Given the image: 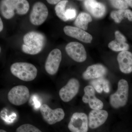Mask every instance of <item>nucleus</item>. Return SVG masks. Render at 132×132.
<instances>
[{
  "instance_id": "f257e3e1",
  "label": "nucleus",
  "mask_w": 132,
  "mask_h": 132,
  "mask_svg": "<svg viewBox=\"0 0 132 132\" xmlns=\"http://www.w3.org/2000/svg\"><path fill=\"white\" fill-rule=\"evenodd\" d=\"M24 44L22 49L24 53L30 55L38 54L43 49L46 42L45 36L41 33L31 31L23 38Z\"/></svg>"
},
{
  "instance_id": "7ed1b4c3",
  "label": "nucleus",
  "mask_w": 132,
  "mask_h": 132,
  "mask_svg": "<svg viewBox=\"0 0 132 132\" xmlns=\"http://www.w3.org/2000/svg\"><path fill=\"white\" fill-rule=\"evenodd\" d=\"M12 74L20 79L25 81L34 80L37 76L38 70L36 67L27 62H15L10 67Z\"/></svg>"
},
{
  "instance_id": "f8f14e48",
  "label": "nucleus",
  "mask_w": 132,
  "mask_h": 132,
  "mask_svg": "<svg viewBox=\"0 0 132 132\" xmlns=\"http://www.w3.org/2000/svg\"><path fill=\"white\" fill-rule=\"evenodd\" d=\"M84 95L82 101L85 104H88L90 108L93 110H101L104 107V103L97 98L95 95V90L93 87L88 85L84 89Z\"/></svg>"
},
{
  "instance_id": "9b49d317",
  "label": "nucleus",
  "mask_w": 132,
  "mask_h": 132,
  "mask_svg": "<svg viewBox=\"0 0 132 132\" xmlns=\"http://www.w3.org/2000/svg\"><path fill=\"white\" fill-rule=\"evenodd\" d=\"M61 60V52L60 50L55 48L52 50L45 62V68L47 72L52 75L57 73Z\"/></svg>"
},
{
  "instance_id": "a211bd4d",
  "label": "nucleus",
  "mask_w": 132,
  "mask_h": 132,
  "mask_svg": "<svg viewBox=\"0 0 132 132\" xmlns=\"http://www.w3.org/2000/svg\"><path fill=\"white\" fill-rule=\"evenodd\" d=\"M111 16L116 23H120L124 18L132 21V11L129 9L119 10L111 12Z\"/></svg>"
},
{
  "instance_id": "4be33fe9",
  "label": "nucleus",
  "mask_w": 132,
  "mask_h": 132,
  "mask_svg": "<svg viewBox=\"0 0 132 132\" xmlns=\"http://www.w3.org/2000/svg\"><path fill=\"white\" fill-rule=\"evenodd\" d=\"M16 132H42L39 129L30 124L22 125L16 129Z\"/></svg>"
},
{
  "instance_id": "0eeeda50",
  "label": "nucleus",
  "mask_w": 132,
  "mask_h": 132,
  "mask_svg": "<svg viewBox=\"0 0 132 132\" xmlns=\"http://www.w3.org/2000/svg\"><path fill=\"white\" fill-rule=\"evenodd\" d=\"M88 120L86 113L76 112L72 115L68 128L71 132H87Z\"/></svg>"
},
{
  "instance_id": "bb28decb",
  "label": "nucleus",
  "mask_w": 132,
  "mask_h": 132,
  "mask_svg": "<svg viewBox=\"0 0 132 132\" xmlns=\"http://www.w3.org/2000/svg\"><path fill=\"white\" fill-rule=\"evenodd\" d=\"M3 28V24L1 18H0V32L2 31Z\"/></svg>"
},
{
  "instance_id": "393cba45",
  "label": "nucleus",
  "mask_w": 132,
  "mask_h": 132,
  "mask_svg": "<svg viewBox=\"0 0 132 132\" xmlns=\"http://www.w3.org/2000/svg\"><path fill=\"white\" fill-rule=\"evenodd\" d=\"M116 41L120 43H126V37L119 31L115 32Z\"/></svg>"
},
{
  "instance_id": "39448f33",
  "label": "nucleus",
  "mask_w": 132,
  "mask_h": 132,
  "mask_svg": "<svg viewBox=\"0 0 132 132\" xmlns=\"http://www.w3.org/2000/svg\"><path fill=\"white\" fill-rule=\"evenodd\" d=\"M30 97L29 90L26 86L19 85L12 88L7 94L8 100L13 105L20 106L25 104Z\"/></svg>"
},
{
  "instance_id": "2eb2a0df",
  "label": "nucleus",
  "mask_w": 132,
  "mask_h": 132,
  "mask_svg": "<svg viewBox=\"0 0 132 132\" xmlns=\"http://www.w3.org/2000/svg\"><path fill=\"white\" fill-rule=\"evenodd\" d=\"M106 68L101 64H96L89 66L83 73L82 78L86 80L102 78L106 74Z\"/></svg>"
},
{
  "instance_id": "f03ea898",
  "label": "nucleus",
  "mask_w": 132,
  "mask_h": 132,
  "mask_svg": "<svg viewBox=\"0 0 132 132\" xmlns=\"http://www.w3.org/2000/svg\"><path fill=\"white\" fill-rule=\"evenodd\" d=\"M29 9V3L26 0H3L1 1V11L6 19H12L15 12L19 15L26 14Z\"/></svg>"
},
{
  "instance_id": "1a4fd4ad",
  "label": "nucleus",
  "mask_w": 132,
  "mask_h": 132,
  "mask_svg": "<svg viewBox=\"0 0 132 132\" xmlns=\"http://www.w3.org/2000/svg\"><path fill=\"white\" fill-rule=\"evenodd\" d=\"M80 86V82L77 79H70L59 91V95L62 100L66 102L72 100L78 93Z\"/></svg>"
},
{
  "instance_id": "b1692460",
  "label": "nucleus",
  "mask_w": 132,
  "mask_h": 132,
  "mask_svg": "<svg viewBox=\"0 0 132 132\" xmlns=\"http://www.w3.org/2000/svg\"><path fill=\"white\" fill-rule=\"evenodd\" d=\"M76 15V11L75 9H68L66 10L65 16L68 20L74 19Z\"/></svg>"
},
{
  "instance_id": "423d86ee",
  "label": "nucleus",
  "mask_w": 132,
  "mask_h": 132,
  "mask_svg": "<svg viewBox=\"0 0 132 132\" xmlns=\"http://www.w3.org/2000/svg\"><path fill=\"white\" fill-rule=\"evenodd\" d=\"M40 111L44 120L50 125L60 122L64 119L65 114L62 109H52L47 104H43L40 107Z\"/></svg>"
},
{
  "instance_id": "9d476101",
  "label": "nucleus",
  "mask_w": 132,
  "mask_h": 132,
  "mask_svg": "<svg viewBox=\"0 0 132 132\" xmlns=\"http://www.w3.org/2000/svg\"><path fill=\"white\" fill-rule=\"evenodd\" d=\"M65 50L69 56L77 62H83L87 59L86 52L85 48L80 43H69L66 45Z\"/></svg>"
},
{
  "instance_id": "dca6fc26",
  "label": "nucleus",
  "mask_w": 132,
  "mask_h": 132,
  "mask_svg": "<svg viewBox=\"0 0 132 132\" xmlns=\"http://www.w3.org/2000/svg\"><path fill=\"white\" fill-rule=\"evenodd\" d=\"M117 60L120 71L124 73L132 72V53L128 51L121 52L118 54Z\"/></svg>"
},
{
  "instance_id": "5701e85b",
  "label": "nucleus",
  "mask_w": 132,
  "mask_h": 132,
  "mask_svg": "<svg viewBox=\"0 0 132 132\" xmlns=\"http://www.w3.org/2000/svg\"><path fill=\"white\" fill-rule=\"evenodd\" d=\"M110 2L114 7L119 10L127 9L129 6L127 1L114 0Z\"/></svg>"
},
{
  "instance_id": "6ab92c4d",
  "label": "nucleus",
  "mask_w": 132,
  "mask_h": 132,
  "mask_svg": "<svg viewBox=\"0 0 132 132\" xmlns=\"http://www.w3.org/2000/svg\"><path fill=\"white\" fill-rule=\"evenodd\" d=\"M92 21V17L90 14L85 12H82L77 16L75 21L74 24L76 27L86 31L87 30L88 23Z\"/></svg>"
},
{
  "instance_id": "aec40b11",
  "label": "nucleus",
  "mask_w": 132,
  "mask_h": 132,
  "mask_svg": "<svg viewBox=\"0 0 132 132\" xmlns=\"http://www.w3.org/2000/svg\"><path fill=\"white\" fill-rule=\"evenodd\" d=\"M68 1H61L56 5L55 7V10L57 16L64 21H67L68 20L65 16V7Z\"/></svg>"
},
{
  "instance_id": "6e6552de",
  "label": "nucleus",
  "mask_w": 132,
  "mask_h": 132,
  "mask_svg": "<svg viewBox=\"0 0 132 132\" xmlns=\"http://www.w3.org/2000/svg\"><path fill=\"white\" fill-rule=\"evenodd\" d=\"M48 10L42 2L36 3L30 15V21L33 25L39 26L45 22L48 15Z\"/></svg>"
},
{
  "instance_id": "a878e982",
  "label": "nucleus",
  "mask_w": 132,
  "mask_h": 132,
  "mask_svg": "<svg viewBox=\"0 0 132 132\" xmlns=\"http://www.w3.org/2000/svg\"><path fill=\"white\" fill-rule=\"evenodd\" d=\"M61 1H58V0H47V2L49 4H51V5H55V4H58Z\"/></svg>"
},
{
  "instance_id": "4468645a",
  "label": "nucleus",
  "mask_w": 132,
  "mask_h": 132,
  "mask_svg": "<svg viewBox=\"0 0 132 132\" xmlns=\"http://www.w3.org/2000/svg\"><path fill=\"white\" fill-rule=\"evenodd\" d=\"M64 31L66 35L86 43H90L93 39L90 34L76 27L66 26L64 27Z\"/></svg>"
},
{
  "instance_id": "20e7f679",
  "label": "nucleus",
  "mask_w": 132,
  "mask_h": 132,
  "mask_svg": "<svg viewBox=\"0 0 132 132\" xmlns=\"http://www.w3.org/2000/svg\"><path fill=\"white\" fill-rule=\"evenodd\" d=\"M129 86L125 79L119 81L117 91L110 95L109 102L113 108L118 109L125 106L128 100Z\"/></svg>"
},
{
  "instance_id": "c85d7f7f",
  "label": "nucleus",
  "mask_w": 132,
  "mask_h": 132,
  "mask_svg": "<svg viewBox=\"0 0 132 132\" xmlns=\"http://www.w3.org/2000/svg\"><path fill=\"white\" fill-rule=\"evenodd\" d=\"M0 132H7L6 131H5V130H2V129H1V130H0Z\"/></svg>"
},
{
  "instance_id": "ddd939ff",
  "label": "nucleus",
  "mask_w": 132,
  "mask_h": 132,
  "mask_svg": "<svg viewBox=\"0 0 132 132\" xmlns=\"http://www.w3.org/2000/svg\"><path fill=\"white\" fill-rule=\"evenodd\" d=\"M108 116V112L105 110H93L88 115V126L92 129L97 128L106 122Z\"/></svg>"
},
{
  "instance_id": "f3484780",
  "label": "nucleus",
  "mask_w": 132,
  "mask_h": 132,
  "mask_svg": "<svg viewBox=\"0 0 132 132\" xmlns=\"http://www.w3.org/2000/svg\"><path fill=\"white\" fill-rule=\"evenodd\" d=\"M84 6L87 10L95 18H100L104 16L106 9L104 4L96 1H84Z\"/></svg>"
},
{
  "instance_id": "412c9836",
  "label": "nucleus",
  "mask_w": 132,
  "mask_h": 132,
  "mask_svg": "<svg viewBox=\"0 0 132 132\" xmlns=\"http://www.w3.org/2000/svg\"><path fill=\"white\" fill-rule=\"evenodd\" d=\"M108 47L115 52H123L127 51L129 46L126 43H120L116 40H113L108 44Z\"/></svg>"
},
{
  "instance_id": "cd10ccee",
  "label": "nucleus",
  "mask_w": 132,
  "mask_h": 132,
  "mask_svg": "<svg viewBox=\"0 0 132 132\" xmlns=\"http://www.w3.org/2000/svg\"><path fill=\"white\" fill-rule=\"evenodd\" d=\"M127 2L128 6L132 8V0H127Z\"/></svg>"
}]
</instances>
